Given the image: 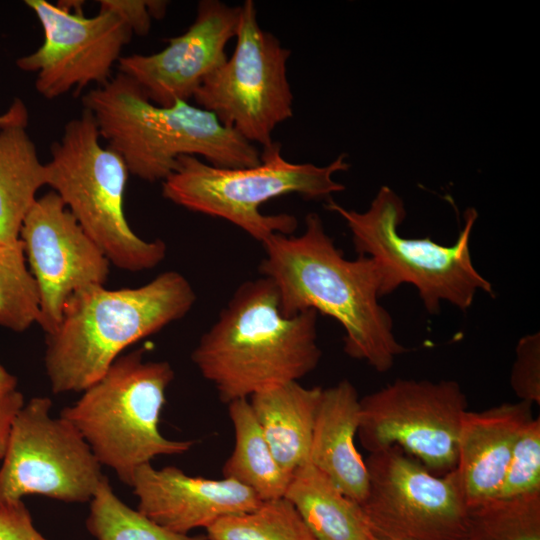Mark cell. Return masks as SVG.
Returning a JSON list of instances; mask_svg holds the SVG:
<instances>
[{
  "instance_id": "obj_17",
  "label": "cell",
  "mask_w": 540,
  "mask_h": 540,
  "mask_svg": "<svg viewBox=\"0 0 540 540\" xmlns=\"http://www.w3.org/2000/svg\"><path fill=\"white\" fill-rule=\"evenodd\" d=\"M532 418L525 401L464 413L455 469L469 510L496 498L517 437Z\"/></svg>"
},
{
  "instance_id": "obj_3",
  "label": "cell",
  "mask_w": 540,
  "mask_h": 540,
  "mask_svg": "<svg viewBox=\"0 0 540 540\" xmlns=\"http://www.w3.org/2000/svg\"><path fill=\"white\" fill-rule=\"evenodd\" d=\"M195 300L191 284L176 271L136 288L90 285L75 291L58 327L46 335L44 366L52 392L84 391L122 351L183 318Z\"/></svg>"
},
{
  "instance_id": "obj_29",
  "label": "cell",
  "mask_w": 540,
  "mask_h": 540,
  "mask_svg": "<svg viewBox=\"0 0 540 540\" xmlns=\"http://www.w3.org/2000/svg\"><path fill=\"white\" fill-rule=\"evenodd\" d=\"M166 1L160 0H100L99 8L118 15L133 35L145 36L151 28L152 19L164 17Z\"/></svg>"
},
{
  "instance_id": "obj_6",
  "label": "cell",
  "mask_w": 540,
  "mask_h": 540,
  "mask_svg": "<svg viewBox=\"0 0 540 540\" xmlns=\"http://www.w3.org/2000/svg\"><path fill=\"white\" fill-rule=\"evenodd\" d=\"M346 157L340 154L326 166L292 163L282 156L281 144L274 141L263 147L259 164L252 167H217L184 155L162 181V196L187 210L222 218L262 243L275 233L293 234L298 222L286 213L264 215L259 207L292 193L318 200L343 191L345 186L333 175L350 168Z\"/></svg>"
},
{
  "instance_id": "obj_31",
  "label": "cell",
  "mask_w": 540,
  "mask_h": 540,
  "mask_svg": "<svg viewBox=\"0 0 540 540\" xmlns=\"http://www.w3.org/2000/svg\"><path fill=\"white\" fill-rule=\"evenodd\" d=\"M24 405L21 392L15 390L0 393V459H3L12 422Z\"/></svg>"
},
{
  "instance_id": "obj_23",
  "label": "cell",
  "mask_w": 540,
  "mask_h": 540,
  "mask_svg": "<svg viewBox=\"0 0 540 540\" xmlns=\"http://www.w3.org/2000/svg\"><path fill=\"white\" fill-rule=\"evenodd\" d=\"M207 540H317L296 508L284 497L221 518L206 529Z\"/></svg>"
},
{
  "instance_id": "obj_15",
  "label": "cell",
  "mask_w": 540,
  "mask_h": 540,
  "mask_svg": "<svg viewBox=\"0 0 540 540\" xmlns=\"http://www.w3.org/2000/svg\"><path fill=\"white\" fill-rule=\"evenodd\" d=\"M240 6L201 0L188 29L166 39L161 51L119 59V73L131 78L154 104L170 107L187 101L226 60L225 48L236 37Z\"/></svg>"
},
{
  "instance_id": "obj_7",
  "label": "cell",
  "mask_w": 540,
  "mask_h": 540,
  "mask_svg": "<svg viewBox=\"0 0 540 540\" xmlns=\"http://www.w3.org/2000/svg\"><path fill=\"white\" fill-rule=\"evenodd\" d=\"M326 208L346 221L359 256L376 264L380 297L408 283L418 290L425 309L435 314L443 301L464 311L479 290L493 295L492 284L476 270L470 254V235L478 217L474 208L466 210L464 226L450 246L429 237L401 236L398 227L406 217L404 203L387 186L380 188L364 212L348 210L331 198Z\"/></svg>"
},
{
  "instance_id": "obj_10",
  "label": "cell",
  "mask_w": 540,
  "mask_h": 540,
  "mask_svg": "<svg viewBox=\"0 0 540 540\" xmlns=\"http://www.w3.org/2000/svg\"><path fill=\"white\" fill-rule=\"evenodd\" d=\"M51 406L50 398L34 397L17 412L0 467V505L27 495L90 502L106 478L79 431L51 417Z\"/></svg>"
},
{
  "instance_id": "obj_28",
  "label": "cell",
  "mask_w": 540,
  "mask_h": 540,
  "mask_svg": "<svg viewBox=\"0 0 540 540\" xmlns=\"http://www.w3.org/2000/svg\"><path fill=\"white\" fill-rule=\"evenodd\" d=\"M510 385L520 399L540 405V334L522 337L516 347Z\"/></svg>"
},
{
  "instance_id": "obj_19",
  "label": "cell",
  "mask_w": 540,
  "mask_h": 540,
  "mask_svg": "<svg viewBox=\"0 0 540 540\" xmlns=\"http://www.w3.org/2000/svg\"><path fill=\"white\" fill-rule=\"evenodd\" d=\"M323 388L298 381L250 396L252 412L282 469L289 475L309 462L313 428Z\"/></svg>"
},
{
  "instance_id": "obj_4",
  "label": "cell",
  "mask_w": 540,
  "mask_h": 540,
  "mask_svg": "<svg viewBox=\"0 0 540 540\" xmlns=\"http://www.w3.org/2000/svg\"><path fill=\"white\" fill-rule=\"evenodd\" d=\"M82 101L100 136L123 158L129 173L144 181H164L184 155L202 156L223 168L260 162L254 144L222 125L212 112L187 101L158 106L122 73L90 90Z\"/></svg>"
},
{
  "instance_id": "obj_27",
  "label": "cell",
  "mask_w": 540,
  "mask_h": 540,
  "mask_svg": "<svg viewBox=\"0 0 540 540\" xmlns=\"http://www.w3.org/2000/svg\"><path fill=\"white\" fill-rule=\"evenodd\" d=\"M540 493V417L522 428L495 499H511Z\"/></svg>"
},
{
  "instance_id": "obj_30",
  "label": "cell",
  "mask_w": 540,
  "mask_h": 540,
  "mask_svg": "<svg viewBox=\"0 0 540 540\" xmlns=\"http://www.w3.org/2000/svg\"><path fill=\"white\" fill-rule=\"evenodd\" d=\"M0 540H49L33 523L22 500L0 505Z\"/></svg>"
},
{
  "instance_id": "obj_21",
  "label": "cell",
  "mask_w": 540,
  "mask_h": 540,
  "mask_svg": "<svg viewBox=\"0 0 540 540\" xmlns=\"http://www.w3.org/2000/svg\"><path fill=\"white\" fill-rule=\"evenodd\" d=\"M27 125L0 127V243L19 239L36 194L46 185L45 164L26 132Z\"/></svg>"
},
{
  "instance_id": "obj_20",
  "label": "cell",
  "mask_w": 540,
  "mask_h": 540,
  "mask_svg": "<svg viewBox=\"0 0 540 540\" xmlns=\"http://www.w3.org/2000/svg\"><path fill=\"white\" fill-rule=\"evenodd\" d=\"M284 498L317 540H376L361 505L346 496L310 462L292 475Z\"/></svg>"
},
{
  "instance_id": "obj_22",
  "label": "cell",
  "mask_w": 540,
  "mask_h": 540,
  "mask_svg": "<svg viewBox=\"0 0 540 540\" xmlns=\"http://www.w3.org/2000/svg\"><path fill=\"white\" fill-rule=\"evenodd\" d=\"M234 429V448L222 467V476L251 489L262 501L282 498L291 475L274 457L247 399L228 403Z\"/></svg>"
},
{
  "instance_id": "obj_13",
  "label": "cell",
  "mask_w": 540,
  "mask_h": 540,
  "mask_svg": "<svg viewBox=\"0 0 540 540\" xmlns=\"http://www.w3.org/2000/svg\"><path fill=\"white\" fill-rule=\"evenodd\" d=\"M37 16L43 42L32 53L16 60L17 67L36 73L35 88L46 99H55L90 84L105 85L113 66L133 33L115 13L99 8L85 16L82 1L26 0Z\"/></svg>"
},
{
  "instance_id": "obj_25",
  "label": "cell",
  "mask_w": 540,
  "mask_h": 540,
  "mask_svg": "<svg viewBox=\"0 0 540 540\" xmlns=\"http://www.w3.org/2000/svg\"><path fill=\"white\" fill-rule=\"evenodd\" d=\"M40 299L20 239L0 243V326L23 332L38 323Z\"/></svg>"
},
{
  "instance_id": "obj_2",
  "label": "cell",
  "mask_w": 540,
  "mask_h": 540,
  "mask_svg": "<svg viewBox=\"0 0 540 540\" xmlns=\"http://www.w3.org/2000/svg\"><path fill=\"white\" fill-rule=\"evenodd\" d=\"M317 312L286 317L267 277L244 282L200 338L191 359L228 404L299 381L321 359Z\"/></svg>"
},
{
  "instance_id": "obj_9",
  "label": "cell",
  "mask_w": 540,
  "mask_h": 540,
  "mask_svg": "<svg viewBox=\"0 0 540 540\" xmlns=\"http://www.w3.org/2000/svg\"><path fill=\"white\" fill-rule=\"evenodd\" d=\"M290 55L277 37L259 26L256 5L246 0L240 6L232 56L203 81L193 98L249 143L268 146L276 126L293 116Z\"/></svg>"
},
{
  "instance_id": "obj_1",
  "label": "cell",
  "mask_w": 540,
  "mask_h": 540,
  "mask_svg": "<svg viewBox=\"0 0 540 540\" xmlns=\"http://www.w3.org/2000/svg\"><path fill=\"white\" fill-rule=\"evenodd\" d=\"M259 272L275 284L284 316L314 310L343 327L344 352L376 371L390 370L406 349L378 302L380 275L367 256L346 259L325 232L320 216L308 213L298 236L275 233L262 242Z\"/></svg>"
},
{
  "instance_id": "obj_24",
  "label": "cell",
  "mask_w": 540,
  "mask_h": 540,
  "mask_svg": "<svg viewBox=\"0 0 540 540\" xmlns=\"http://www.w3.org/2000/svg\"><path fill=\"white\" fill-rule=\"evenodd\" d=\"M89 503L85 524L96 540H207L205 535L170 531L130 508L114 493L107 477Z\"/></svg>"
},
{
  "instance_id": "obj_26",
  "label": "cell",
  "mask_w": 540,
  "mask_h": 540,
  "mask_svg": "<svg viewBox=\"0 0 540 540\" xmlns=\"http://www.w3.org/2000/svg\"><path fill=\"white\" fill-rule=\"evenodd\" d=\"M464 540H540V493L470 509Z\"/></svg>"
},
{
  "instance_id": "obj_11",
  "label": "cell",
  "mask_w": 540,
  "mask_h": 540,
  "mask_svg": "<svg viewBox=\"0 0 540 540\" xmlns=\"http://www.w3.org/2000/svg\"><path fill=\"white\" fill-rule=\"evenodd\" d=\"M467 398L453 380L397 379L360 399L357 436L369 453L398 446L431 473L457 465Z\"/></svg>"
},
{
  "instance_id": "obj_12",
  "label": "cell",
  "mask_w": 540,
  "mask_h": 540,
  "mask_svg": "<svg viewBox=\"0 0 540 540\" xmlns=\"http://www.w3.org/2000/svg\"><path fill=\"white\" fill-rule=\"evenodd\" d=\"M365 464L360 505L377 537L464 540L469 509L456 469L435 475L398 446L370 453Z\"/></svg>"
},
{
  "instance_id": "obj_34",
  "label": "cell",
  "mask_w": 540,
  "mask_h": 540,
  "mask_svg": "<svg viewBox=\"0 0 540 540\" xmlns=\"http://www.w3.org/2000/svg\"><path fill=\"white\" fill-rule=\"evenodd\" d=\"M376 540H410V539H394V538H390V539H383V538H379L377 537Z\"/></svg>"
},
{
  "instance_id": "obj_8",
  "label": "cell",
  "mask_w": 540,
  "mask_h": 540,
  "mask_svg": "<svg viewBox=\"0 0 540 540\" xmlns=\"http://www.w3.org/2000/svg\"><path fill=\"white\" fill-rule=\"evenodd\" d=\"M91 113L84 109L68 121L45 163L52 188L106 258L121 270H150L162 262L167 246L134 233L124 211L129 170L123 158L100 144Z\"/></svg>"
},
{
  "instance_id": "obj_5",
  "label": "cell",
  "mask_w": 540,
  "mask_h": 540,
  "mask_svg": "<svg viewBox=\"0 0 540 540\" xmlns=\"http://www.w3.org/2000/svg\"><path fill=\"white\" fill-rule=\"evenodd\" d=\"M145 349L120 355L60 416L82 435L102 466L131 486L135 471L158 456L189 451L192 440H171L159 422L174 379L167 361H145Z\"/></svg>"
},
{
  "instance_id": "obj_32",
  "label": "cell",
  "mask_w": 540,
  "mask_h": 540,
  "mask_svg": "<svg viewBox=\"0 0 540 540\" xmlns=\"http://www.w3.org/2000/svg\"><path fill=\"white\" fill-rule=\"evenodd\" d=\"M28 109L21 99H15L7 111L0 115V127L9 124H28Z\"/></svg>"
},
{
  "instance_id": "obj_33",
  "label": "cell",
  "mask_w": 540,
  "mask_h": 540,
  "mask_svg": "<svg viewBox=\"0 0 540 540\" xmlns=\"http://www.w3.org/2000/svg\"><path fill=\"white\" fill-rule=\"evenodd\" d=\"M17 379L0 364V393L16 389Z\"/></svg>"
},
{
  "instance_id": "obj_14",
  "label": "cell",
  "mask_w": 540,
  "mask_h": 540,
  "mask_svg": "<svg viewBox=\"0 0 540 540\" xmlns=\"http://www.w3.org/2000/svg\"><path fill=\"white\" fill-rule=\"evenodd\" d=\"M19 239L38 287L37 324L48 335L58 327L64 305L75 291L104 285L110 262L52 190L36 199Z\"/></svg>"
},
{
  "instance_id": "obj_18",
  "label": "cell",
  "mask_w": 540,
  "mask_h": 540,
  "mask_svg": "<svg viewBox=\"0 0 540 540\" xmlns=\"http://www.w3.org/2000/svg\"><path fill=\"white\" fill-rule=\"evenodd\" d=\"M360 398L354 385L342 380L323 389L317 410L309 462L346 496L361 504L368 491L365 460L355 445Z\"/></svg>"
},
{
  "instance_id": "obj_16",
  "label": "cell",
  "mask_w": 540,
  "mask_h": 540,
  "mask_svg": "<svg viewBox=\"0 0 540 540\" xmlns=\"http://www.w3.org/2000/svg\"><path fill=\"white\" fill-rule=\"evenodd\" d=\"M130 487L138 498V511L180 534L207 529L221 518L251 511L262 502L234 480L189 476L177 467L157 469L151 463L135 471Z\"/></svg>"
}]
</instances>
